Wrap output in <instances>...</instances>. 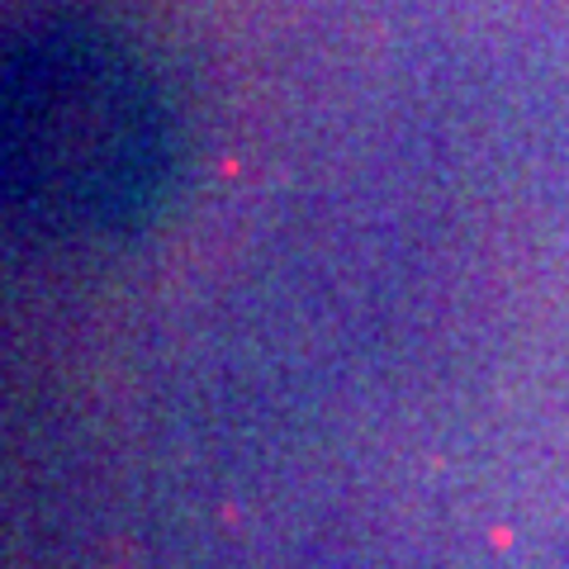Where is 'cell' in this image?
Instances as JSON below:
<instances>
[{
	"mask_svg": "<svg viewBox=\"0 0 569 569\" xmlns=\"http://www.w3.org/2000/svg\"><path fill=\"white\" fill-rule=\"evenodd\" d=\"M6 171L48 233L138 223L171 176V114L138 48L81 14L24 29L6 71Z\"/></svg>",
	"mask_w": 569,
	"mask_h": 569,
	"instance_id": "cell-1",
	"label": "cell"
}]
</instances>
